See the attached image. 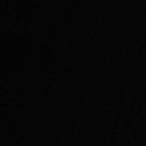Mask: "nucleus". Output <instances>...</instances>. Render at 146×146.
Returning a JSON list of instances; mask_svg holds the SVG:
<instances>
[]
</instances>
